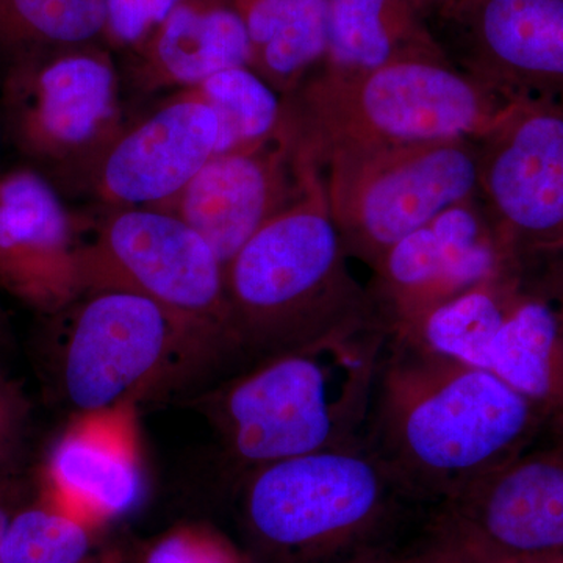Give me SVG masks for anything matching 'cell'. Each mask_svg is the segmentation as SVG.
<instances>
[{
  "instance_id": "cell-23",
  "label": "cell",
  "mask_w": 563,
  "mask_h": 563,
  "mask_svg": "<svg viewBox=\"0 0 563 563\" xmlns=\"http://www.w3.org/2000/svg\"><path fill=\"white\" fill-rule=\"evenodd\" d=\"M188 90L217 117V154L257 150L287 129L285 99L250 66L221 70Z\"/></svg>"
},
{
  "instance_id": "cell-3",
  "label": "cell",
  "mask_w": 563,
  "mask_h": 563,
  "mask_svg": "<svg viewBox=\"0 0 563 563\" xmlns=\"http://www.w3.org/2000/svg\"><path fill=\"white\" fill-rule=\"evenodd\" d=\"M424 510L363 444L276 462L239 483L247 563H343L395 543Z\"/></svg>"
},
{
  "instance_id": "cell-20",
  "label": "cell",
  "mask_w": 563,
  "mask_h": 563,
  "mask_svg": "<svg viewBox=\"0 0 563 563\" xmlns=\"http://www.w3.org/2000/svg\"><path fill=\"white\" fill-rule=\"evenodd\" d=\"M488 369L542 410L543 439L563 428V328L551 303L526 284L492 344Z\"/></svg>"
},
{
  "instance_id": "cell-18",
  "label": "cell",
  "mask_w": 563,
  "mask_h": 563,
  "mask_svg": "<svg viewBox=\"0 0 563 563\" xmlns=\"http://www.w3.org/2000/svg\"><path fill=\"white\" fill-rule=\"evenodd\" d=\"M131 54L129 76L144 92L188 90L251 62L246 29L228 0H180Z\"/></svg>"
},
{
  "instance_id": "cell-7",
  "label": "cell",
  "mask_w": 563,
  "mask_h": 563,
  "mask_svg": "<svg viewBox=\"0 0 563 563\" xmlns=\"http://www.w3.org/2000/svg\"><path fill=\"white\" fill-rule=\"evenodd\" d=\"M320 173L347 257L373 272L396 243L477 198L479 147L450 139L342 152Z\"/></svg>"
},
{
  "instance_id": "cell-10",
  "label": "cell",
  "mask_w": 563,
  "mask_h": 563,
  "mask_svg": "<svg viewBox=\"0 0 563 563\" xmlns=\"http://www.w3.org/2000/svg\"><path fill=\"white\" fill-rule=\"evenodd\" d=\"M477 147V199L506 257L526 273L563 252V103L510 102Z\"/></svg>"
},
{
  "instance_id": "cell-14",
  "label": "cell",
  "mask_w": 563,
  "mask_h": 563,
  "mask_svg": "<svg viewBox=\"0 0 563 563\" xmlns=\"http://www.w3.org/2000/svg\"><path fill=\"white\" fill-rule=\"evenodd\" d=\"M368 285L387 335H399L474 285L523 274L506 257L479 199L455 203L395 244Z\"/></svg>"
},
{
  "instance_id": "cell-34",
  "label": "cell",
  "mask_w": 563,
  "mask_h": 563,
  "mask_svg": "<svg viewBox=\"0 0 563 563\" xmlns=\"http://www.w3.org/2000/svg\"><path fill=\"white\" fill-rule=\"evenodd\" d=\"M9 324H7L5 317L0 312V350L9 344Z\"/></svg>"
},
{
  "instance_id": "cell-19",
  "label": "cell",
  "mask_w": 563,
  "mask_h": 563,
  "mask_svg": "<svg viewBox=\"0 0 563 563\" xmlns=\"http://www.w3.org/2000/svg\"><path fill=\"white\" fill-rule=\"evenodd\" d=\"M413 60L450 57L410 0H328V51L321 66L365 70Z\"/></svg>"
},
{
  "instance_id": "cell-13",
  "label": "cell",
  "mask_w": 563,
  "mask_h": 563,
  "mask_svg": "<svg viewBox=\"0 0 563 563\" xmlns=\"http://www.w3.org/2000/svg\"><path fill=\"white\" fill-rule=\"evenodd\" d=\"M218 120L190 90L124 125L65 191L87 192L99 209L161 207L217 154Z\"/></svg>"
},
{
  "instance_id": "cell-36",
  "label": "cell",
  "mask_w": 563,
  "mask_h": 563,
  "mask_svg": "<svg viewBox=\"0 0 563 563\" xmlns=\"http://www.w3.org/2000/svg\"><path fill=\"white\" fill-rule=\"evenodd\" d=\"M503 563H531L528 561V559H515V561H507Z\"/></svg>"
},
{
  "instance_id": "cell-37",
  "label": "cell",
  "mask_w": 563,
  "mask_h": 563,
  "mask_svg": "<svg viewBox=\"0 0 563 563\" xmlns=\"http://www.w3.org/2000/svg\"><path fill=\"white\" fill-rule=\"evenodd\" d=\"M454 2H455V0H453V3H454ZM453 3H451V5H453ZM450 9H451V7H450Z\"/></svg>"
},
{
  "instance_id": "cell-27",
  "label": "cell",
  "mask_w": 563,
  "mask_h": 563,
  "mask_svg": "<svg viewBox=\"0 0 563 563\" xmlns=\"http://www.w3.org/2000/svg\"><path fill=\"white\" fill-rule=\"evenodd\" d=\"M27 420L24 393L0 372V483L16 476Z\"/></svg>"
},
{
  "instance_id": "cell-22",
  "label": "cell",
  "mask_w": 563,
  "mask_h": 563,
  "mask_svg": "<svg viewBox=\"0 0 563 563\" xmlns=\"http://www.w3.org/2000/svg\"><path fill=\"white\" fill-rule=\"evenodd\" d=\"M523 290L525 274L485 280L433 307L407 331L388 336L488 369L492 344Z\"/></svg>"
},
{
  "instance_id": "cell-6",
  "label": "cell",
  "mask_w": 563,
  "mask_h": 563,
  "mask_svg": "<svg viewBox=\"0 0 563 563\" xmlns=\"http://www.w3.org/2000/svg\"><path fill=\"white\" fill-rule=\"evenodd\" d=\"M57 314L65 325L58 384L80 417L229 363L209 336L136 292L90 290Z\"/></svg>"
},
{
  "instance_id": "cell-5",
  "label": "cell",
  "mask_w": 563,
  "mask_h": 563,
  "mask_svg": "<svg viewBox=\"0 0 563 563\" xmlns=\"http://www.w3.org/2000/svg\"><path fill=\"white\" fill-rule=\"evenodd\" d=\"M285 103L296 151L321 172L342 152L481 139L510 102L451 60H413L365 70L320 66Z\"/></svg>"
},
{
  "instance_id": "cell-8",
  "label": "cell",
  "mask_w": 563,
  "mask_h": 563,
  "mask_svg": "<svg viewBox=\"0 0 563 563\" xmlns=\"http://www.w3.org/2000/svg\"><path fill=\"white\" fill-rule=\"evenodd\" d=\"M0 120L31 168L65 191L125 122L110 52L87 43L11 58Z\"/></svg>"
},
{
  "instance_id": "cell-25",
  "label": "cell",
  "mask_w": 563,
  "mask_h": 563,
  "mask_svg": "<svg viewBox=\"0 0 563 563\" xmlns=\"http://www.w3.org/2000/svg\"><path fill=\"white\" fill-rule=\"evenodd\" d=\"M91 547L90 521L41 495L25 499L11 515L0 563H85Z\"/></svg>"
},
{
  "instance_id": "cell-17",
  "label": "cell",
  "mask_w": 563,
  "mask_h": 563,
  "mask_svg": "<svg viewBox=\"0 0 563 563\" xmlns=\"http://www.w3.org/2000/svg\"><path fill=\"white\" fill-rule=\"evenodd\" d=\"M109 413L81 415L52 448L44 473L43 496L87 521L131 512L144 492L124 422Z\"/></svg>"
},
{
  "instance_id": "cell-1",
  "label": "cell",
  "mask_w": 563,
  "mask_h": 563,
  "mask_svg": "<svg viewBox=\"0 0 563 563\" xmlns=\"http://www.w3.org/2000/svg\"><path fill=\"white\" fill-rule=\"evenodd\" d=\"M547 417L490 369L387 336L362 444L421 507L453 498L542 442Z\"/></svg>"
},
{
  "instance_id": "cell-32",
  "label": "cell",
  "mask_w": 563,
  "mask_h": 563,
  "mask_svg": "<svg viewBox=\"0 0 563 563\" xmlns=\"http://www.w3.org/2000/svg\"><path fill=\"white\" fill-rule=\"evenodd\" d=\"M413 3L415 9L420 11L426 21L431 24H435L437 21L442 20L444 13L450 10L453 0H410Z\"/></svg>"
},
{
  "instance_id": "cell-9",
  "label": "cell",
  "mask_w": 563,
  "mask_h": 563,
  "mask_svg": "<svg viewBox=\"0 0 563 563\" xmlns=\"http://www.w3.org/2000/svg\"><path fill=\"white\" fill-rule=\"evenodd\" d=\"M98 211L80 214L87 291L118 288L144 296L209 336L235 365L224 265L210 244L168 211Z\"/></svg>"
},
{
  "instance_id": "cell-35",
  "label": "cell",
  "mask_w": 563,
  "mask_h": 563,
  "mask_svg": "<svg viewBox=\"0 0 563 563\" xmlns=\"http://www.w3.org/2000/svg\"><path fill=\"white\" fill-rule=\"evenodd\" d=\"M543 442L563 444V428L559 429V431H555L554 433H551V435L544 437Z\"/></svg>"
},
{
  "instance_id": "cell-33",
  "label": "cell",
  "mask_w": 563,
  "mask_h": 563,
  "mask_svg": "<svg viewBox=\"0 0 563 563\" xmlns=\"http://www.w3.org/2000/svg\"><path fill=\"white\" fill-rule=\"evenodd\" d=\"M531 563H563V553L537 555V558H528Z\"/></svg>"
},
{
  "instance_id": "cell-4",
  "label": "cell",
  "mask_w": 563,
  "mask_h": 563,
  "mask_svg": "<svg viewBox=\"0 0 563 563\" xmlns=\"http://www.w3.org/2000/svg\"><path fill=\"white\" fill-rule=\"evenodd\" d=\"M387 333L295 352L236 372L203 406L239 483L298 455L362 444Z\"/></svg>"
},
{
  "instance_id": "cell-31",
  "label": "cell",
  "mask_w": 563,
  "mask_h": 563,
  "mask_svg": "<svg viewBox=\"0 0 563 563\" xmlns=\"http://www.w3.org/2000/svg\"><path fill=\"white\" fill-rule=\"evenodd\" d=\"M29 498L27 488L20 477L13 476L0 483V548L11 515Z\"/></svg>"
},
{
  "instance_id": "cell-15",
  "label": "cell",
  "mask_w": 563,
  "mask_h": 563,
  "mask_svg": "<svg viewBox=\"0 0 563 563\" xmlns=\"http://www.w3.org/2000/svg\"><path fill=\"white\" fill-rule=\"evenodd\" d=\"M81 218L47 177L0 174V288L35 312L54 314L85 295Z\"/></svg>"
},
{
  "instance_id": "cell-28",
  "label": "cell",
  "mask_w": 563,
  "mask_h": 563,
  "mask_svg": "<svg viewBox=\"0 0 563 563\" xmlns=\"http://www.w3.org/2000/svg\"><path fill=\"white\" fill-rule=\"evenodd\" d=\"M146 563H240V559L217 540L181 531L162 540Z\"/></svg>"
},
{
  "instance_id": "cell-26",
  "label": "cell",
  "mask_w": 563,
  "mask_h": 563,
  "mask_svg": "<svg viewBox=\"0 0 563 563\" xmlns=\"http://www.w3.org/2000/svg\"><path fill=\"white\" fill-rule=\"evenodd\" d=\"M180 0H106L103 38L113 47L132 51Z\"/></svg>"
},
{
  "instance_id": "cell-30",
  "label": "cell",
  "mask_w": 563,
  "mask_h": 563,
  "mask_svg": "<svg viewBox=\"0 0 563 563\" xmlns=\"http://www.w3.org/2000/svg\"><path fill=\"white\" fill-rule=\"evenodd\" d=\"M525 274L529 290L542 296L553 307L563 328V252L537 262Z\"/></svg>"
},
{
  "instance_id": "cell-2",
  "label": "cell",
  "mask_w": 563,
  "mask_h": 563,
  "mask_svg": "<svg viewBox=\"0 0 563 563\" xmlns=\"http://www.w3.org/2000/svg\"><path fill=\"white\" fill-rule=\"evenodd\" d=\"M321 173L299 201L255 233L224 268L236 372L385 332L372 291L355 279Z\"/></svg>"
},
{
  "instance_id": "cell-16",
  "label": "cell",
  "mask_w": 563,
  "mask_h": 563,
  "mask_svg": "<svg viewBox=\"0 0 563 563\" xmlns=\"http://www.w3.org/2000/svg\"><path fill=\"white\" fill-rule=\"evenodd\" d=\"M318 169L296 151L290 131L257 150L214 154L168 211L195 229L228 265L266 222L302 198Z\"/></svg>"
},
{
  "instance_id": "cell-21",
  "label": "cell",
  "mask_w": 563,
  "mask_h": 563,
  "mask_svg": "<svg viewBox=\"0 0 563 563\" xmlns=\"http://www.w3.org/2000/svg\"><path fill=\"white\" fill-rule=\"evenodd\" d=\"M251 46L250 68L282 98L306 81L328 51V0H228Z\"/></svg>"
},
{
  "instance_id": "cell-11",
  "label": "cell",
  "mask_w": 563,
  "mask_h": 563,
  "mask_svg": "<svg viewBox=\"0 0 563 563\" xmlns=\"http://www.w3.org/2000/svg\"><path fill=\"white\" fill-rule=\"evenodd\" d=\"M421 533L457 563L563 553V444L537 443L426 510Z\"/></svg>"
},
{
  "instance_id": "cell-29",
  "label": "cell",
  "mask_w": 563,
  "mask_h": 563,
  "mask_svg": "<svg viewBox=\"0 0 563 563\" xmlns=\"http://www.w3.org/2000/svg\"><path fill=\"white\" fill-rule=\"evenodd\" d=\"M343 563H457V561L453 554L420 533L415 543L383 544V547L363 551Z\"/></svg>"
},
{
  "instance_id": "cell-12",
  "label": "cell",
  "mask_w": 563,
  "mask_h": 563,
  "mask_svg": "<svg viewBox=\"0 0 563 563\" xmlns=\"http://www.w3.org/2000/svg\"><path fill=\"white\" fill-rule=\"evenodd\" d=\"M435 27L450 60L503 101L563 103V0H455Z\"/></svg>"
},
{
  "instance_id": "cell-24",
  "label": "cell",
  "mask_w": 563,
  "mask_h": 563,
  "mask_svg": "<svg viewBox=\"0 0 563 563\" xmlns=\"http://www.w3.org/2000/svg\"><path fill=\"white\" fill-rule=\"evenodd\" d=\"M106 27V0H0V49L31 52L95 43Z\"/></svg>"
}]
</instances>
